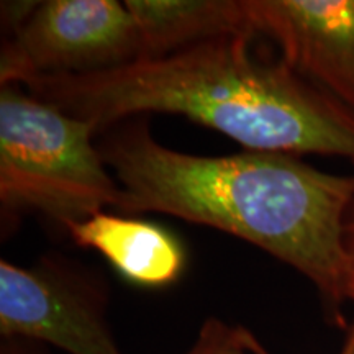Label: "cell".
<instances>
[{
  "label": "cell",
  "instance_id": "277c9868",
  "mask_svg": "<svg viewBox=\"0 0 354 354\" xmlns=\"http://www.w3.org/2000/svg\"><path fill=\"white\" fill-rule=\"evenodd\" d=\"M109 290L97 274L61 256L32 268L0 261V335L68 354H123L107 322Z\"/></svg>",
  "mask_w": 354,
  "mask_h": 354
},
{
  "label": "cell",
  "instance_id": "7a4b0ae2",
  "mask_svg": "<svg viewBox=\"0 0 354 354\" xmlns=\"http://www.w3.org/2000/svg\"><path fill=\"white\" fill-rule=\"evenodd\" d=\"M248 35L88 74L25 79L30 94L104 131L146 113L180 115L250 151L322 154L354 166V115Z\"/></svg>",
  "mask_w": 354,
  "mask_h": 354
},
{
  "label": "cell",
  "instance_id": "8992f818",
  "mask_svg": "<svg viewBox=\"0 0 354 354\" xmlns=\"http://www.w3.org/2000/svg\"><path fill=\"white\" fill-rule=\"evenodd\" d=\"M254 35L354 115V0H245Z\"/></svg>",
  "mask_w": 354,
  "mask_h": 354
},
{
  "label": "cell",
  "instance_id": "8fae6325",
  "mask_svg": "<svg viewBox=\"0 0 354 354\" xmlns=\"http://www.w3.org/2000/svg\"><path fill=\"white\" fill-rule=\"evenodd\" d=\"M0 354H48V351L39 343L17 338H3Z\"/></svg>",
  "mask_w": 354,
  "mask_h": 354
},
{
  "label": "cell",
  "instance_id": "9c48e42d",
  "mask_svg": "<svg viewBox=\"0 0 354 354\" xmlns=\"http://www.w3.org/2000/svg\"><path fill=\"white\" fill-rule=\"evenodd\" d=\"M185 354H271L250 330L241 325L209 318Z\"/></svg>",
  "mask_w": 354,
  "mask_h": 354
},
{
  "label": "cell",
  "instance_id": "7c38bea8",
  "mask_svg": "<svg viewBox=\"0 0 354 354\" xmlns=\"http://www.w3.org/2000/svg\"><path fill=\"white\" fill-rule=\"evenodd\" d=\"M346 241H348V248L354 256V203L349 210L348 220H346Z\"/></svg>",
  "mask_w": 354,
  "mask_h": 354
},
{
  "label": "cell",
  "instance_id": "52a82bcc",
  "mask_svg": "<svg viewBox=\"0 0 354 354\" xmlns=\"http://www.w3.org/2000/svg\"><path fill=\"white\" fill-rule=\"evenodd\" d=\"M64 230L74 245L97 251L135 286L162 289L179 281L185 269L180 241L153 221L104 210Z\"/></svg>",
  "mask_w": 354,
  "mask_h": 354
},
{
  "label": "cell",
  "instance_id": "4fadbf2b",
  "mask_svg": "<svg viewBox=\"0 0 354 354\" xmlns=\"http://www.w3.org/2000/svg\"><path fill=\"white\" fill-rule=\"evenodd\" d=\"M339 354H354V330L349 326L346 342H344Z\"/></svg>",
  "mask_w": 354,
  "mask_h": 354
},
{
  "label": "cell",
  "instance_id": "5bb4252c",
  "mask_svg": "<svg viewBox=\"0 0 354 354\" xmlns=\"http://www.w3.org/2000/svg\"><path fill=\"white\" fill-rule=\"evenodd\" d=\"M351 300L354 302V274H353V282H351Z\"/></svg>",
  "mask_w": 354,
  "mask_h": 354
},
{
  "label": "cell",
  "instance_id": "5b68a950",
  "mask_svg": "<svg viewBox=\"0 0 354 354\" xmlns=\"http://www.w3.org/2000/svg\"><path fill=\"white\" fill-rule=\"evenodd\" d=\"M141 59V38L125 2L46 0L2 44L0 84L33 76L88 74Z\"/></svg>",
  "mask_w": 354,
  "mask_h": 354
},
{
  "label": "cell",
  "instance_id": "9a60e30c",
  "mask_svg": "<svg viewBox=\"0 0 354 354\" xmlns=\"http://www.w3.org/2000/svg\"><path fill=\"white\" fill-rule=\"evenodd\" d=\"M351 328H353V330H354V322H353V325H351Z\"/></svg>",
  "mask_w": 354,
  "mask_h": 354
},
{
  "label": "cell",
  "instance_id": "ba28073f",
  "mask_svg": "<svg viewBox=\"0 0 354 354\" xmlns=\"http://www.w3.org/2000/svg\"><path fill=\"white\" fill-rule=\"evenodd\" d=\"M141 38V59L212 39L254 37L245 0H125Z\"/></svg>",
  "mask_w": 354,
  "mask_h": 354
},
{
  "label": "cell",
  "instance_id": "3957f363",
  "mask_svg": "<svg viewBox=\"0 0 354 354\" xmlns=\"http://www.w3.org/2000/svg\"><path fill=\"white\" fill-rule=\"evenodd\" d=\"M0 202L61 225L117 210L120 185L91 123L61 112L20 84H0Z\"/></svg>",
  "mask_w": 354,
  "mask_h": 354
},
{
  "label": "cell",
  "instance_id": "6da1fadb",
  "mask_svg": "<svg viewBox=\"0 0 354 354\" xmlns=\"http://www.w3.org/2000/svg\"><path fill=\"white\" fill-rule=\"evenodd\" d=\"M102 133L99 149L120 185L118 212L172 215L261 248L307 277L342 325L354 274L346 241L354 174H330L282 153L176 151L141 117Z\"/></svg>",
  "mask_w": 354,
  "mask_h": 354
},
{
  "label": "cell",
  "instance_id": "30bf717a",
  "mask_svg": "<svg viewBox=\"0 0 354 354\" xmlns=\"http://www.w3.org/2000/svg\"><path fill=\"white\" fill-rule=\"evenodd\" d=\"M39 2H2L0 7V20H2V32L10 38L24 26L33 12L37 10Z\"/></svg>",
  "mask_w": 354,
  "mask_h": 354
}]
</instances>
